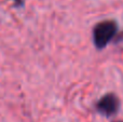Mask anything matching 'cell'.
I'll use <instances>...</instances> for the list:
<instances>
[{
  "mask_svg": "<svg viewBox=\"0 0 123 122\" xmlns=\"http://www.w3.org/2000/svg\"><path fill=\"white\" fill-rule=\"evenodd\" d=\"M10 1H12L13 4H14L16 8H22V6H24V4H25L24 0H10Z\"/></svg>",
  "mask_w": 123,
  "mask_h": 122,
  "instance_id": "obj_3",
  "label": "cell"
},
{
  "mask_svg": "<svg viewBox=\"0 0 123 122\" xmlns=\"http://www.w3.org/2000/svg\"><path fill=\"white\" fill-rule=\"evenodd\" d=\"M118 23L115 19H106L97 23L93 28V43L96 49L103 50L118 34Z\"/></svg>",
  "mask_w": 123,
  "mask_h": 122,
  "instance_id": "obj_1",
  "label": "cell"
},
{
  "mask_svg": "<svg viewBox=\"0 0 123 122\" xmlns=\"http://www.w3.org/2000/svg\"><path fill=\"white\" fill-rule=\"evenodd\" d=\"M95 107L100 115L112 117L120 109V99L115 93H107L98 99Z\"/></svg>",
  "mask_w": 123,
  "mask_h": 122,
  "instance_id": "obj_2",
  "label": "cell"
},
{
  "mask_svg": "<svg viewBox=\"0 0 123 122\" xmlns=\"http://www.w3.org/2000/svg\"><path fill=\"white\" fill-rule=\"evenodd\" d=\"M115 122H123V120H119V121H115Z\"/></svg>",
  "mask_w": 123,
  "mask_h": 122,
  "instance_id": "obj_4",
  "label": "cell"
}]
</instances>
